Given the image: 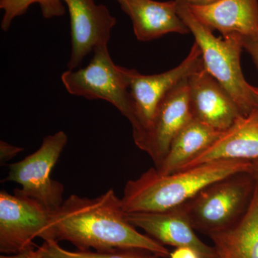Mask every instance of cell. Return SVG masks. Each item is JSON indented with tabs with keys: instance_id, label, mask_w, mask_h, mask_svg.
I'll use <instances>...</instances> for the list:
<instances>
[{
	"instance_id": "4fadbf2b",
	"label": "cell",
	"mask_w": 258,
	"mask_h": 258,
	"mask_svg": "<svg viewBox=\"0 0 258 258\" xmlns=\"http://www.w3.org/2000/svg\"><path fill=\"white\" fill-rule=\"evenodd\" d=\"M257 159L258 107L248 115L239 117L208 149L179 170L215 161Z\"/></svg>"
},
{
	"instance_id": "8fae6325",
	"label": "cell",
	"mask_w": 258,
	"mask_h": 258,
	"mask_svg": "<svg viewBox=\"0 0 258 258\" xmlns=\"http://www.w3.org/2000/svg\"><path fill=\"white\" fill-rule=\"evenodd\" d=\"M188 83L193 118L222 132L242 115L232 96L205 67L191 75Z\"/></svg>"
},
{
	"instance_id": "7402d4cb",
	"label": "cell",
	"mask_w": 258,
	"mask_h": 258,
	"mask_svg": "<svg viewBox=\"0 0 258 258\" xmlns=\"http://www.w3.org/2000/svg\"><path fill=\"white\" fill-rule=\"evenodd\" d=\"M170 258H202L200 254L195 249L187 247H176L171 252Z\"/></svg>"
},
{
	"instance_id": "5bb4252c",
	"label": "cell",
	"mask_w": 258,
	"mask_h": 258,
	"mask_svg": "<svg viewBox=\"0 0 258 258\" xmlns=\"http://www.w3.org/2000/svg\"><path fill=\"white\" fill-rule=\"evenodd\" d=\"M132 22L139 41L148 42L170 33L189 34L177 11V1L115 0Z\"/></svg>"
},
{
	"instance_id": "44dd1931",
	"label": "cell",
	"mask_w": 258,
	"mask_h": 258,
	"mask_svg": "<svg viewBox=\"0 0 258 258\" xmlns=\"http://www.w3.org/2000/svg\"><path fill=\"white\" fill-rule=\"evenodd\" d=\"M244 50L250 55L258 71V39L242 37Z\"/></svg>"
},
{
	"instance_id": "ba28073f",
	"label": "cell",
	"mask_w": 258,
	"mask_h": 258,
	"mask_svg": "<svg viewBox=\"0 0 258 258\" xmlns=\"http://www.w3.org/2000/svg\"><path fill=\"white\" fill-rule=\"evenodd\" d=\"M52 213L35 200L15 189L0 191V252L18 254L34 247L37 237L49 240Z\"/></svg>"
},
{
	"instance_id": "7c38bea8",
	"label": "cell",
	"mask_w": 258,
	"mask_h": 258,
	"mask_svg": "<svg viewBox=\"0 0 258 258\" xmlns=\"http://www.w3.org/2000/svg\"><path fill=\"white\" fill-rule=\"evenodd\" d=\"M127 221L142 229L147 235L162 244L195 249L202 258H210L212 246L200 240L195 233L182 205L165 211L125 213Z\"/></svg>"
},
{
	"instance_id": "2e32d148",
	"label": "cell",
	"mask_w": 258,
	"mask_h": 258,
	"mask_svg": "<svg viewBox=\"0 0 258 258\" xmlns=\"http://www.w3.org/2000/svg\"><path fill=\"white\" fill-rule=\"evenodd\" d=\"M209 237L212 241L210 258H258V181L248 210L242 219Z\"/></svg>"
},
{
	"instance_id": "d6986e66",
	"label": "cell",
	"mask_w": 258,
	"mask_h": 258,
	"mask_svg": "<svg viewBox=\"0 0 258 258\" xmlns=\"http://www.w3.org/2000/svg\"><path fill=\"white\" fill-rule=\"evenodd\" d=\"M34 4L40 5L42 16L45 19L60 18L66 13L62 0H0V9L4 11L2 30L8 31L13 20L25 14Z\"/></svg>"
},
{
	"instance_id": "30bf717a",
	"label": "cell",
	"mask_w": 258,
	"mask_h": 258,
	"mask_svg": "<svg viewBox=\"0 0 258 258\" xmlns=\"http://www.w3.org/2000/svg\"><path fill=\"white\" fill-rule=\"evenodd\" d=\"M71 22V53L68 70L79 68L95 47L108 45L117 20L104 5L95 0H62Z\"/></svg>"
},
{
	"instance_id": "cb8c5ba5",
	"label": "cell",
	"mask_w": 258,
	"mask_h": 258,
	"mask_svg": "<svg viewBox=\"0 0 258 258\" xmlns=\"http://www.w3.org/2000/svg\"><path fill=\"white\" fill-rule=\"evenodd\" d=\"M35 248L32 247L27 249V250L23 251V252H20L18 254H2L0 258H33V251Z\"/></svg>"
},
{
	"instance_id": "8992f818",
	"label": "cell",
	"mask_w": 258,
	"mask_h": 258,
	"mask_svg": "<svg viewBox=\"0 0 258 258\" xmlns=\"http://www.w3.org/2000/svg\"><path fill=\"white\" fill-rule=\"evenodd\" d=\"M68 140L63 131L45 137L36 152L9 165L8 176L2 182L13 181L21 185V189H17L19 192L55 213L63 203L64 186L52 179L51 173Z\"/></svg>"
},
{
	"instance_id": "5b68a950",
	"label": "cell",
	"mask_w": 258,
	"mask_h": 258,
	"mask_svg": "<svg viewBox=\"0 0 258 258\" xmlns=\"http://www.w3.org/2000/svg\"><path fill=\"white\" fill-rule=\"evenodd\" d=\"M86 67L68 70L61 81L68 92L88 100L111 103L132 123L134 109L125 68L117 66L110 55L108 45H98Z\"/></svg>"
},
{
	"instance_id": "7a4b0ae2",
	"label": "cell",
	"mask_w": 258,
	"mask_h": 258,
	"mask_svg": "<svg viewBox=\"0 0 258 258\" xmlns=\"http://www.w3.org/2000/svg\"><path fill=\"white\" fill-rule=\"evenodd\" d=\"M250 161L220 160L174 171L166 175L151 168L125 184L121 198L123 211L150 212L177 208L204 188L236 173L248 171Z\"/></svg>"
},
{
	"instance_id": "603a6c76",
	"label": "cell",
	"mask_w": 258,
	"mask_h": 258,
	"mask_svg": "<svg viewBox=\"0 0 258 258\" xmlns=\"http://www.w3.org/2000/svg\"><path fill=\"white\" fill-rule=\"evenodd\" d=\"M181 3L187 5L188 6H208L215 4L220 0H177Z\"/></svg>"
},
{
	"instance_id": "ffe728a7",
	"label": "cell",
	"mask_w": 258,
	"mask_h": 258,
	"mask_svg": "<svg viewBox=\"0 0 258 258\" xmlns=\"http://www.w3.org/2000/svg\"><path fill=\"white\" fill-rule=\"evenodd\" d=\"M25 150L24 148L16 147L8 144L5 141L0 142V162L1 165H5L6 162L16 157L19 153Z\"/></svg>"
},
{
	"instance_id": "3957f363",
	"label": "cell",
	"mask_w": 258,
	"mask_h": 258,
	"mask_svg": "<svg viewBox=\"0 0 258 258\" xmlns=\"http://www.w3.org/2000/svg\"><path fill=\"white\" fill-rule=\"evenodd\" d=\"M177 11L201 50L205 70L232 96L241 114L248 115L257 105L241 68L244 50L242 35L232 33L222 38L215 37L212 30L199 21L187 5L177 1Z\"/></svg>"
},
{
	"instance_id": "484cf974",
	"label": "cell",
	"mask_w": 258,
	"mask_h": 258,
	"mask_svg": "<svg viewBox=\"0 0 258 258\" xmlns=\"http://www.w3.org/2000/svg\"><path fill=\"white\" fill-rule=\"evenodd\" d=\"M251 89H252V93H253L254 95V99H255L256 103H257L258 107V87L251 86Z\"/></svg>"
},
{
	"instance_id": "ac0fdd59",
	"label": "cell",
	"mask_w": 258,
	"mask_h": 258,
	"mask_svg": "<svg viewBox=\"0 0 258 258\" xmlns=\"http://www.w3.org/2000/svg\"><path fill=\"white\" fill-rule=\"evenodd\" d=\"M147 251L140 249H120L112 252H90L80 250L71 252L59 245L57 241H44L43 244L34 249L33 258H157Z\"/></svg>"
},
{
	"instance_id": "277c9868",
	"label": "cell",
	"mask_w": 258,
	"mask_h": 258,
	"mask_svg": "<svg viewBox=\"0 0 258 258\" xmlns=\"http://www.w3.org/2000/svg\"><path fill=\"white\" fill-rule=\"evenodd\" d=\"M256 181L248 171L236 173L208 185L182 205L195 230L207 235L237 223L248 210Z\"/></svg>"
},
{
	"instance_id": "9a60e30c",
	"label": "cell",
	"mask_w": 258,
	"mask_h": 258,
	"mask_svg": "<svg viewBox=\"0 0 258 258\" xmlns=\"http://www.w3.org/2000/svg\"><path fill=\"white\" fill-rule=\"evenodd\" d=\"M199 21L222 36L240 34L258 39V0H220L208 6H188Z\"/></svg>"
},
{
	"instance_id": "e0dca14e",
	"label": "cell",
	"mask_w": 258,
	"mask_h": 258,
	"mask_svg": "<svg viewBox=\"0 0 258 258\" xmlns=\"http://www.w3.org/2000/svg\"><path fill=\"white\" fill-rule=\"evenodd\" d=\"M221 133L203 122L192 118L176 136L166 157L155 169L161 175L179 170L185 164L208 149Z\"/></svg>"
},
{
	"instance_id": "6da1fadb",
	"label": "cell",
	"mask_w": 258,
	"mask_h": 258,
	"mask_svg": "<svg viewBox=\"0 0 258 258\" xmlns=\"http://www.w3.org/2000/svg\"><path fill=\"white\" fill-rule=\"evenodd\" d=\"M136 228L125 218L121 199L110 189L96 198L72 195L64 200L52 213L48 240L69 241L82 251L140 249L157 257L170 256L164 244Z\"/></svg>"
},
{
	"instance_id": "9c48e42d",
	"label": "cell",
	"mask_w": 258,
	"mask_h": 258,
	"mask_svg": "<svg viewBox=\"0 0 258 258\" xmlns=\"http://www.w3.org/2000/svg\"><path fill=\"white\" fill-rule=\"evenodd\" d=\"M183 80L161 100L150 124L134 139V143L147 153L155 164L160 165L169 152L171 142L192 119L190 108L189 83Z\"/></svg>"
},
{
	"instance_id": "d4e9b609",
	"label": "cell",
	"mask_w": 258,
	"mask_h": 258,
	"mask_svg": "<svg viewBox=\"0 0 258 258\" xmlns=\"http://www.w3.org/2000/svg\"><path fill=\"white\" fill-rule=\"evenodd\" d=\"M248 172L253 176L256 181H258V159L251 161V165L249 166Z\"/></svg>"
},
{
	"instance_id": "52a82bcc",
	"label": "cell",
	"mask_w": 258,
	"mask_h": 258,
	"mask_svg": "<svg viewBox=\"0 0 258 258\" xmlns=\"http://www.w3.org/2000/svg\"><path fill=\"white\" fill-rule=\"evenodd\" d=\"M203 67L201 50L195 42L189 53L179 66L162 74L143 75L137 70L125 68L133 105V139L140 136L150 124L158 106L166 95Z\"/></svg>"
}]
</instances>
